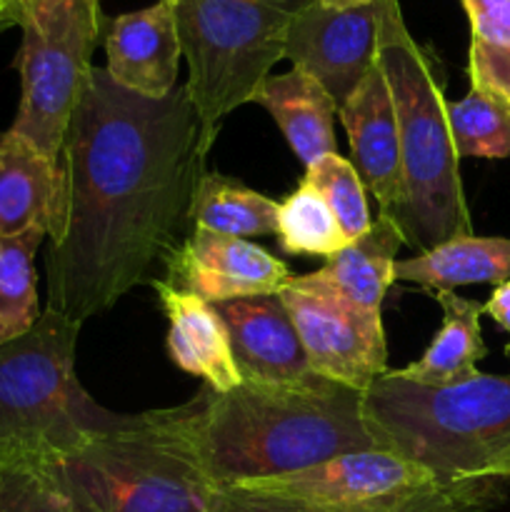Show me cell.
Returning a JSON list of instances; mask_svg holds the SVG:
<instances>
[{"instance_id": "3", "label": "cell", "mask_w": 510, "mask_h": 512, "mask_svg": "<svg viewBox=\"0 0 510 512\" xmlns=\"http://www.w3.org/2000/svg\"><path fill=\"white\" fill-rule=\"evenodd\" d=\"M375 63L388 80L400 130L405 200L390 218L403 245L425 253L473 235L443 73L435 55L410 35L398 0H380Z\"/></svg>"}, {"instance_id": "5", "label": "cell", "mask_w": 510, "mask_h": 512, "mask_svg": "<svg viewBox=\"0 0 510 512\" xmlns=\"http://www.w3.org/2000/svg\"><path fill=\"white\" fill-rule=\"evenodd\" d=\"M58 465L80 512H210L213 485L185 405L140 415L103 410Z\"/></svg>"}, {"instance_id": "34", "label": "cell", "mask_w": 510, "mask_h": 512, "mask_svg": "<svg viewBox=\"0 0 510 512\" xmlns=\"http://www.w3.org/2000/svg\"><path fill=\"white\" fill-rule=\"evenodd\" d=\"M163 3H168V5H175V3H178V0H163Z\"/></svg>"}, {"instance_id": "31", "label": "cell", "mask_w": 510, "mask_h": 512, "mask_svg": "<svg viewBox=\"0 0 510 512\" xmlns=\"http://www.w3.org/2000/svg\"><path fill=\"white\" fill-rule=\"evenodd\" d=\"M40 3H43V0H5V8H8L13 23L20 28V23L25 20V15H28L30 10H33L35 5H40Z\"/></svg>"}, {"instance_id": "14", "label": "cell", "mask_w": 510, "mask_h": 512, "mask_svg": "<svg viewBox=\"0 0 510 512\" xmlns=\"http://www.w3.org/2000/svg\"><path fill=\"white\" fill-rule=\"evenodd\" d=\"M213 310L228 330L243 383H298L315 375L280 295L225 300Z\"/></svg>"}, {"instance_id": "11", "label": "cell", "mask_w": 510, "mask_h": 512, "mask_svg": "<svg viewBox=\"0 0 510 512\" xmlns=\"http://www.w3.org/2000/svg\"><path fill=\"white\" fill-rule=\"evenodd\" d=\"M378 23L380 0L358 8L303 0L290 18L285 58L318 80L340 108L375 68Z\"/></svg>"}, {"instance_id": "29", "label": "cell", "mask_w": 510, "mask_h": 512, "mask_svg": "<svg viewBox=\"0 0 510 512\" xmlns=\"http://www.w3.org/2000/svg\"><path fill=\"white\" fill-rule=\"evenodd\" d=\"M303 180L323 195L350 243L370 228L373 218L365 200V185L350 160L340 158L338 153L325 155L323 160L305 170Z\"/></svg>"}, {"instance_id": "30", "label": "cell", "mask_w": 510, "mask_h": 512, "mask_svg": "<svg viewBox=\"0 0 510 512\" xmlns=\"http://www.w3.org/2000/svg\"><path fill=\"white\" fill-rule=\"evenodd\" d=\"M483 313H488L495 325H500L510 335V280L495 285L490 298L483 303Z\"/></svg>"}, {"instance_id": "21", "label": "cell", "mask_w": 510, "mask_h": 512, "mask_svg": "<svg viewBox=\"0 0 510 512\" xmlns=\"http://www.w3.org/2000/svg\"><path fill=\"white\" fill-rule=\"evenodd\" d=\"M395 280L428 290L460 285H500L510 280V238H453L415 258L395 260Z\"/></svg>"}, {"instance_id": "23", "label": "cell", "mask_w": 510, "mask_h": 512, "mask_svg": "<svg viewBox=\"0 0 510 512\" xmlns=\"http://www.w3.org/2000/svg\"><path fill=\"white\" fill-rule=\"evenodd\" d=\"M505 480H473L453 488H440L410 505L385 512H488L503 503ZM210 512H350L328 510L278 495L253 493L243 488H218L210 493Z\"/></svg>"}, {"instance_id": "15", "label": "cell", "mask_w": 510, "mask_h": 512, "mask_svg": "<svg viewBox=\"0 0 510 512\" xmlns=\"http://www.w3.org/2000/svg\"><path fill=\"white\" fill-rule=\"evenodd\" d=\"M105 55V70L120 88L145 98H165L173 93L183 58L173 5L158 0L150 8L108 20Z\"/></svg>"}, {"instance_id": "16", "label": "cell", "mask_w": 510, "mask_h": 512, "mask_svg": "<svg viewBox=\"0 0 510 512\" xmlns=\"http://www.w3.org/2000/svg\"><path fill=\"white\" fill-rule=\"evenodd\" d=\"M63 210V170L15 130L0 133V238L43 228L53 238Z\"/></svg>"}, {"instance_id": "24", "label": "cell", "mask_w": 510, "mask_h": 512, "mask_svg": "<svg viewBox=\"0 0 510 512\" xmlns=\"http://www.w3.org/2000/svg\"><path fill=\"white\" fill-rule=\"evenodd\" d=\"M45 238L43 228L0 238V345L25 335L40 320L33 258Z\"/></svg>"}, {"instance_id": "9", "label": "cell", "mask_w": 510, "mask_h": 512, "mask_svg": "<svg viewBox=\"0 0 510 512\" xmlns=\"http://www.w3.org/2000/svg\"><path fill=\"white\" fill-rule=\"evenodd\" d=\"M280 300L315 375L365 393L375 378L388 373L380 313L355 308L310 275H295L293 283L280 290Z\"/></svg>"}, {"instance_id": "32", "label": "cell", "mask_w": 510, "mask_h": 512, "mask_svg": "<svg viewBox=\"0 0 510 512\" xmlns=\"http://www.w3.org/2000/svg\"><path fill=\"white\" fill-rule=\"evenodd\" d=\"M325 8H358V5H370L375 0H318Z\"/></svg>"}, {"instance_id": "7", "label": "cell", "mask_w": 510, "mask_h": 512, "mask_svg": "<svg viewBox=\"0 0 510 512\" xmlns=\"http://www.w3.org/2000/svg\"><path fill=\"white\" fill-rule=\"evenodd\" d=\"M175 23L198 115V153L208 158L223 120L255 93L285 58L298 5L283 0H178Z\"/></svg>"}, {"instance_id": "1", "label": "cell", "mask_w": 510, "mask_h": 512, "mask_svg": "<svg viewBox=\"0 0 510 512\" xmlns=\"http://www.w3.org/2000/svg\"><path fill=\"white\" fill-rule=\"evenodd\" d=\"M203 165L185 85L145 98L93 65L60 153L63 210L48 248V310L83 323L143 283L175 248Z\"/></svg>"}, {"instance_id": "26", "label": "cell", "mask_w": 510, "mask_h": 512, "mask_svg": "<svg viewBox=\"0 0 510 512\" xmlns=\"http://www.w3.org/2000/svg\"><path fill=\"white\" fill-rule=\"evenodd\" d=\"M278 235L280 248L290 255L333 258L350 243L323 195L305 180L280 203Z\"/></svg>"}, {"instance_id": "17", "label": "cell", "mask_w": 510, "mask_h": 512, "mask_svg": "<svg viewBox=\"0 0 510 512\" xmlns=\"http://www.w3.org/2000/svg\"><path fill=\"white\" fill-rule=\"evenodd\" d=\"M150 288L158 293L160 308L168 318V353L185 373L203 378L215 393H228L243 383L233 350H230L228 330L203 298L175 290L165 280H150Z\"/></svg>"}, {"instance_id": "22", "label": "cell", "mask_w": 510, "mask_h": 512, "mask_svg": "<svg viewBox=\"0 0 510 512\" xmlns=\"http://www.w3.org/2000/svg\"><path fill=\"white\" fill-rule=\"evenodd\" d=\"M280 205L263 193L245 188L235 178L203 173L190 200L188 218L195 228L230 238H258L278 233Z\"/></svg>"}, {"instance_id": "12", "label": "cell", "mask_w": 510, "mask_h": 512, "mask_svg": "<svg viewBox=\"0 0 510 512\" xmlns=\"http://www.w3.org/2000/svg\"><path fill=\"white\" fill-rule=\"evenodd\" d=\"M168 280L175 290L203 298L205 303L280 295L293 283L283 260L243 238L195 228L163 258Z\"/></svg>"}, {"instance_id": "13", "label": "cell", "mask_w": 510, "mask_h": 512, "mask_svg": "<svg viewBox=\"0 0 510 512\" xmlns=\"http://www.w3.org/2000/svg\"><path fill=\"white\" fill-rule=\"evenodd\" d=\"M340 123L348 133L350 165L375 195L380 213L393 215L405 200L403 153L393 98L383 70L365 75L360 88L338 108Z\"/></svg>"}, {"instance_id": "8", "label": "cell", "mask_w": 510, "mask_h": 512, "mask_svg": "<svg viewBox=\"0 0 510 512\" xmlns=\"http://www.w3.org/2000/svg\"><path fill=\"white\" fill-rule=\"evenodd\" d=\"M103 25L100 0H43L20 23L23 45L15 65L23 93L10 130L58 165Z\"/></svg>"}, {"instance_id": "6", "label": "cell", "mask_w": 510, "mask_h": 512, "mask_svg": "<svg viewBox=\"0 0 510 512\" xmlns=\"http://www.w3.org/2000/svg\"><path fill=\"white\" fill-rule=\"evenodd\" d=\"M78 320L45 310L33 330L0 345V465L63 458L103 408L75 375Z\"/></svg>"}, {"instance_id": "27", "label": "cell", "mask_w": 510, "mask_h": 512, "mask_svg": "<svg viewBox=\"0 0 510 512\" xmlns=\"http://www.w3.org/2000/svg\"><path fill=\"white\" fill-rule=\"evenodd\" d=\"M448 123L458 158H508L510 103L470 88L458 103H448Z\"/></svg>"}, {"instance_id": "10", "label": "cell", "mask_w": 510, "mask_h": 512, "mask_svg": "<svg viewBox=\"0 0 510 512\" xmlns=\"http://www.w3.org/2000/svg\"><path fill=\"white\" fill-rule=\"evenodd\" d=\"M233 488L300 500L315 508L385 512L435 493L440 485L418 463H410L388 450H363L338 455L298 473L248 480Z\"/></svg>"}, {"instance_id": "20", "label": "cell", "mask_w": 510, "mask_h": 512, "mask_svg": "<svg viewBox=\"0 0 510 512\" xmlns=\"http://www.w3.org/2000/svg\"><path fill=\"white\" fill-rule=\"evenodd\" d=\"M443 310V325L433 338L423 358L403 370H395L400 378L430 388L458 385L478 375V360L488 355L480 335L483 305L470 298H460L455 290H433Z\"/></svg>"}, {"instance_id": "18", "label": "cell", "mask_w": 510, "mask_h": 512, "mask_svg": "<svg viewBox=\"0 0 510 512\" xmlns=\"http://www.w3.org/2000/svg\"><path fill=\"white\" fill-rule=\"evenodd\" d=\"M253 103L268 108L305 170L325 155L338 153L333 133L338 105L305 70L293 68L283 75H268Z\"/></svg>"}, {"instance_id": "2", "label": "cell", "mask_w": 510, "mask_h": 512, "mask_svg": "<svg viewBox=\"0 0 510 512\" xmlns=\"http://www.w3.org/2000/svg\"><path fill=\"white\" fill-rule=\"evenodd\" d=\"M200 465L213 490L278 478L330 458L383 450L363 415V393L313 375L298 383L203 385L185 403Z\"/></svg>"}, {"instance_id": "19", "label": "cell", "mask_w": 510, "mask_h": 512, "mask_svg": "<svg viewBox=\"0 0 510 512\" xmlns=\"http://www.w3.org/2000/svg\"><path fill=\"white\" fill-rule=\"evenodd\" d=\"M403 245L398 225L393 218L380 213L358 240L345 245L340 253L315 273H308L318 283L353 303L355 308L380 313L385 293L395 280V258Z\"/></svg>"}, {"instance_id": "33", "label": "cell", "mask_w": 510, "mask_h": 512, "mask_svg": "<svg viewBox=\"0 0 510 512\" xmlns=\"http://www.w3.org/2000/svg\"><path fill=\"white\" fill-rule=\"evenodd\" d=\"M8 28H15V23L10 18L8 8H5V0H0V33H5Z\"/></svg>"}, {"instance_id": "25", "label": "cell", "mask_w": 510, "mask_h": 512, "mask_svg": "<svg viewBox=\"0 0 510 512\" xmlns=\"http://www.w3.org/2000/svg\"><path fill=\"white\" fill-rule=\"evenodd\" d=\"M470 20V88L510 103V0H463Z\"/></svg>"}, {"instance_id": "4", "label": "cell", "mask_w": 510, "mask_h": 512, "mask_svg": "<svg viewBox=\"0 0 510 512\" xmlns=\"http://www.w3.org/2000/svg\"><path fill=\"white\" fill-rule=\"evenodd\" d=\"M380 448L428 470L440 488L510 480V373L445 388L385 373L363 393Z\"/></svg>"}, {"instance_id": "28", "label": "cell", "mask_w": 510, "mask_h": 512, "mask_svg": "<svg viewBox=\"0 0 510 512\" xmlns=\"http://www.w3.org/2000/svg\"><path fill=\"white\" fill-rule=\"evenodd\" d=\"M0 512H80L58 458L0 465Z\"/></svg>"}]
</instances>
